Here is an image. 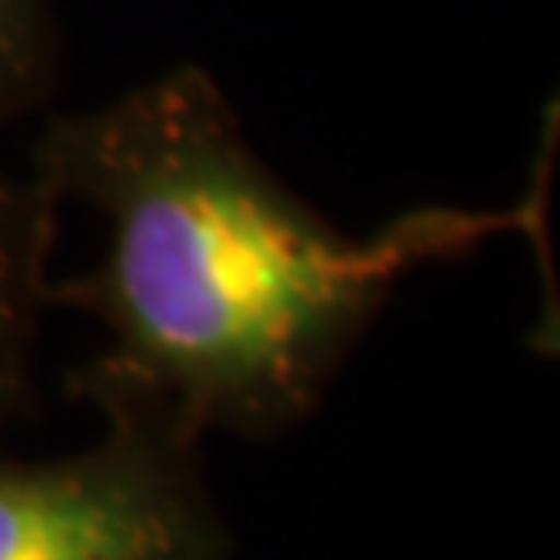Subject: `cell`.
<instances>
[{"instance_id": "7a4b0ae2", "label": "cell", "mask_w": 560, "mask_h": 560, "mask_svg": "<svg viewBox=\"0 0 560 560\" xmlns=\"http://www.w3.org/2000/svg\"><path fill=\"white\" fill-rule=\"evenodd\" d=\"M237 540L203 474V444L104 420L96 444L0 460V560H233Z\"/></svg>"}, {"instance_id": "6da1fadb", "label": "cell", "mask_w": 560, "mask_h": 560, "mask_svg": "<svg viewBox=\"0 0 560 560\" xmlns=\"http://www.w3.org/2000/svg\"><path fill=\"white\" fill-rule=\"evenodd\" d=\"M30 175L104 233L83 275L46 287V307H80L104 332L67 390L101 420L200 444L295 432L402 275L527 233L544 208L536 191L515 208H416L378 233H345L261 162L200 67L50 120Z\"/></svg>"}, {"instance_id": "3957f363", "label": "cell", "mask_w": 560, "mask_h": 560, "mask_svg": "<svg viewBox=\"0 0 560 560\" xmlns=\"http://www.w3.org/2000/svg\"><path fill=\"white\" fill-rule=\"evenodd\" d=\"M59 212L55 196L34 175L18 179L0 171V416L18 407L30 382Z\"/></svg>"}, {"instance_id": "277c9868", "label": "cell", "mask_w": 560, "mask_h": 560, "mask_svg": "<svg viewBox=\"0 0 560 560\" xmlns=\"http://www.w3.org/2000/svg\"><path fill=\"white\" fill-rule=\"evenodd\" d=\"M50 0H0V125L38 108L55 80Z\"/></svg>"}]
</instances>
